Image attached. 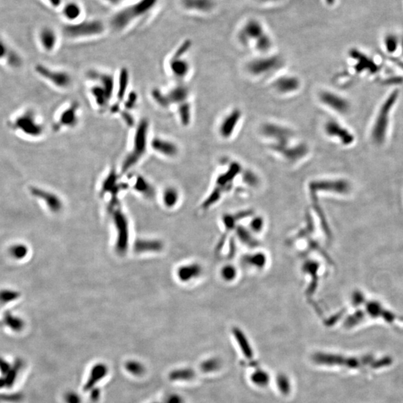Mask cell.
Listing matches in <instances>:
<instances>
[{"label":"cell","mask_w":403,"mask_h":403,"mask_svg":"<svg viewBox=\"0 0 403 403\" xmlns=\"http://www.w3.org/2000/svg\"><path fill=\"white\" fill-rule=\"evenodd\" d=\"M323 130L328 137L337 139L343 145H351L354 142V135L350 133V130L336 120H330L326 121L323 126Z\"/></svg>","instance_id":"19"},{"label":"cell","mask_w":403,"mask_h":403,"mask_svg":"<svg viewBox=\"0 0 403 403\" xmlns=\"http://www.w3.org/2000/svg\"><path fill=\"white\" fill-rule=\"evenodd\" d=\"M167 96L172 106H177L190 101L191 91L184 82H177V85L167 90Z\"/></svg>","instance_id":"23"},{"label":"cell","mask_w":403,"mask_h":403,"mask_svg":"<svg viewBox=\"0 0 403 403\" xmlns=\"http://www.w3.org/2000/svg\"><path fill=\"white\" fill-rule=\"evenodd\" d=\"M191 46L190 40L183 41L167 61L169 74L177 82H184L191 73V64L185 58V55L188 53Z\"/></svg>","instance_id":"6"},{"label":"cell","mask_w":403,"mask_h":403,"mask_svg":"<svg viewBox=\"0 0 403 403\" xmlns=\"http://www.w3.org/2000/svg\"><path fill=\"white\" fill-rule=\"evenodd\" d=\"M326 3L328 4V5H332L335 3V2H336V0H326Z\"/></svg>","instance_id":"59"},{"label":"cell","mask_w":403,"mask_h":403,"mask_svg":"<svg viewBox=\"0 0 403 403\" xmlns=\"http://www.w3.org/2000/svg\"><path fill=\"white\" fill-rule=\"evenodd\" d=\"M251 226L255 232H259L263 226V221L260 218H256L251 223Z\"/></svg>","instance_id":"55"},{"label":"cell","mask_w":403,"mask_h":403,"mask_svg":"<svg viewBox=\"0 0 403 403\" xmlns=\"http://www.w3.org/2000/svg\"><path fill=\"white\" fill-rule=\"evenodd\" d=\"M39 41L44 50L47 52H52L56 49L59 38L53 28L45 27L40 32Z\"/></svg>","instance_id":"27"},{"label":"cell","mask_w":403,"mask_h":403,"mask_svg":"<svg viewBox=\"0 0 403 403\" xmlns=\"http://www.w3.org/2000/svg\"><path fill=\"white\" fill-rule=\"evenodd\" d=\"M49 1V3L52 5L53 7H59L62 3V0H48Z\"/></svg>","instance_id":"58"},{"label":"cell","mask_w":403,"mask_h":403,"mask_svg":"<svg viewBox=\"0 0 403 403\" xmlns=\"http://www.w3.org/2000/svg\"><path fill=\"white\" fill-rule=\"evenodd\" d=\"M114 222L117 229L118 230V244L117 249L120 252H124L126 249L128 241V224L126 217L122 214L121 211L117 209L115 211Z\"/></svg>","instance_id":"26"},{"label":"cell","mask_w":403,"mask_h":403,"mask_svg":"<svg viewBox=\"0 0 403 403\" xmlns=\"http://www.w3.org/2000/svg\"><path fill=\"white\" fill-rule=\"evenodd\" d=\"M150 150L155 154L167 159H174L179 155V146L172 139L154 136L150 139Z\"/></svg>","instance_id":"14"},{"label":"cell","mask_w":403,"mask_h":403,"mask_svg":"<svg viewBox=\"0 0 403 403\" xmlns=\"http://www.w3.org/2000/svg\"><path fill=\"white\" fill-rule=\"evenodd\" d=\"M272 39H271L270 37H269L268 34L265 33L260 39H258V41L255 42L254 46H255V49H256L258 52L265 53V52H268V51L270 49V48L272 47Z\"/></svg>","instance_id":"45"},{"label":"cell","mask_w":403,"mask_h":403,"mask_svg":"<svg viewBox=\"0 0 403 403\" xmlns=\"http://www.w3.org/2000/svg\"><path fill=\"white\" fill-rule=\"evenodd\" d=\"M249 236V235H248L247 232H245L244 229H240L239 230V238L242 240L243 241H244V243H246V244H252V245H255V240L252 239L251 237Z\"/></svg>","instance_id":"53"},{"label":"cell","mask_w":403,"mask_h":403,"mask_svg":"<svg viewBox=\"0 0 403 403\" xmlns=\"http://www.w3.org/2000/svg\"><path fill=\"white\" fill-rule=\"evenodd\" d=\"M285 62L279 55H266L258 57L249 61L246 65V71L251 76L265 78L275 73L283 67Z\"/></svg>","instance_id":"8"},{"label":"cell","mask_w":403,"mask_h":403,"mask_svg":"<svg viewBox=\"0 0 403 403\" xmlns=\"http://www.w3.org/2000/svg\"><path fill=\"white\" fill-rule=\"evenodd\" d=\"M258 1H260V2H276V1H278V0H258Z\"/></svg>","instance_id":"60"},{"label":"cell","mask_w":403,"mask_h":403,"mask_svg":"<svg viewBox=\"0 0 403 403\" xmlns=\"http://www.w3.org/2000/svg\"><path fill=\"white\" fill-rule=\"evenodd\" d=\"M81 120V105L78 101H72L62 108L55 117L52 129L55 133L74 129Z\"/></svg>","instance_id":"10"},{"label":"cell","mask_w":403,"mask_h":403,"mask_svg":"<svg viewBox=\"0 0 403 403\" xmlns=\"http://www.w3.org/2000/svg\"><path fill=\"white\" fill-rule=\"evenodd\" d=\"M266 32L264 30L263 25L256 20H250L243 26L238 35V39L241 44L248 46L251 43L255 42L260 39Z\"/></svg>","instance_id":"20"},{"label":"cell","mask_w":403,"mask_h":403,"mask_svg":"<svg viewBox=\"0 0 403 403\" xmlns=\"http://www.w3.org/2000/svg\"><path fill=\"white\" fill-rule=\"evenodd\" d=\"M6 59L8 64L11 67H19L21 65V59L18 54L13 49H10L3 41H0V60Z\"/></svg>","instance_id":"34"},{"label":"cell","mask_w":403,"mask_h":403,"mask_svg":"<svg viewBox=\"0 0 403 403\" xmlns=\"http://www.w3.org/2000/svg\"><path fill=\"white\" fill-rule=\"evenodd\" d=\"M106 28V25L101 20H80L64 25L63 33L69 39H89L103 35Z\"/></svg>","instance_id":"4"},{"label":"cell","mask_w":403,"mask_h":403,"mask_svg":"<svg viewBox=\"0 0 403 403\" xmlns=\"http://www.w3.org/2000/svg\"><path fill=\"white\" fill-rule=\"evenodd\" d=\"M35 73L45 82L58 90H69L73 84L72 75L63 69H56L38 64L35 66Z\"/></svg>","instance_id":"9"},{"label":"cell","mask_w":403,"mask_h":403,"mask_svg":"<svg viewBox=\"0 0 403 403\" xmlns=\"http://www.w3.org/2000/svg\"><path fill=\"white\" fill-rule=\"evenodd\" d=\"M244 179H246L248 184H252V185H255L258 182V177L251 170H246L244 173Z\"/></svg>","instance_id":"52"},{"label":"cell","mask_w":403,"mask_h":403,"mask_svg":"<svg viewBox=\"0 0 403 403\" xmlns=\"http://www.w3.org/2000/svg\"><path fill=\"white\" fill-rule=\"evenodd\" d=\"M273 90L280 95L294 94L302 88V82L296 75L285 74L276 78L272 84Z\"/></svg>","instance_id":"18"},{"label":"cell","mask_w":403,"mask_h":403,"mask_svg":"<svg viewBox=\"0 0 403 403\" xmlns=\"http://www.w3.org/2000/svg\"><path fill=\"white\" fill-rule=\"evenodd\" d=\"M18 297H19V293L14 291L6 290L0 291V302L1 303H8Z\"/></svg>","instance_id":"49"},{"label":"cell","mask_w":403,"mask_h":403,"mask_svg":"<svg viewBox=\"0 0 403 403\" xmlns=\"http://www.w3.org/2000/svg\"><path fill=\"white\" fill-rule=\"evenodd\" d=\"M165 403H185V402L181 396L174 394L167 397Z\"/></svg>","instance_id":"54"},{"label":"cell","mask_w":403,"mask_h":403,"mask_svg":"<svg viewBox=\"0 0 403 403\" xmlns=\"http://www.w3.org/2000/svg\"><path fill=\"white\" fill-rule=\"evenodd\" d=\"M196 377V372L192 368L184 367V368L175 369L170 371L168 378L172 381H188L194 380Z\"/></svg>","instance_id":"36"},{"label":"cell","mask_w":403,"mask_h":403,"mask_svg":"<svg viewBox=\"0 0 403 403\" xmlns=\"http://www.w3.org/2000/svg\"><path fill=\"white\" fill-rule=\"evenodd\" d=\"M181 5L188 11L208 13L212 11L215 2L214 0H181Z\"/></svg>","instance_id":"29"},{"label":"cell","mask_w":403,"mask_h":403,"mask_svg":"<svg viewBox=\"0 0 403 403\" xmlns=\"http://www.w3.org/2000/svg\"><path fill=\"white\" fill-rule=\"evenodd\" d=\"M137 103H138V95L134 90H130L123 99V103H121V108L123 110L132 112L135 109Z\"/></svg>","instance_id":"44"},{"label":"cell","mask_w":403,"mask_h":403,"mask_svg":"<svg viewBox=\"0 0 403 403\" xmlns=\"http://www.w3.org/2000/svg\"><path fill=\"white\" fill-rule=\"evenodd\" d=\"M399 40L395 35L390 34L384 38V46L389 53H394L398 48Z\"/></svg>","instance_id":"46"},{"label":"cell","mask_w":403,"mask_h":403,"mask_svg":"<svg viewBox=\"0 0 403 403\" xmlns=\"http://www.w3.org/2000/svg\"><path fill=\"white\" fill-rule=\"evenodd\" d=\"M29 190L32 196L42 200L49 207V209L52 210L54 212L62 209V202L59 196L50 191H46L41 188H37L34 186L31 187Z\"/></svg>","instance_id":"25"},{"label":"cell","mask_w":403,"mask_h":403,"mask_svg":"<svg viewBox=\"0 0 403 403\" xmlns=\"http://www.w3.org/2000/svg\"><path fill=\"white\" fill-rule=\"evenodd\" d=\"M9 126L14 132L30 138H40L45 133V125L33 110H26L17 115L10 121Z\"/></svg>","instance_id":"5"},{"label":"cell","mask_w":403,"mask_h":403,"mask_svg":"<svg viewBox=\"0 0 403 403\" xmlns=\"http://www.w3.org/2000/svg\"><path fill=\"white\" fill-rule=\"evenodd\" d=\"M89 94L94 107L102 113L109 112L113 103L114 94L99 83L93 82H89Z\"/></svg>","instance_id":"12"},{"label":"cell","mask_w":403,"mask_h":403,"mask_svg":"<svg viewBox=\"0 0 403 403\" xmlns=\"http://www.w3.org/2000/svg\"><path fill=\"white\" fill-rule=\"evenodd\" d=\"M83 8L76 1H69L63 6L62 14L68 22H74L80 21Z\"/></svg>","instance_id":"31"},{"label":"cell","mask_w":403,"mask_h":403,"mask_svg":"<svg viewBox=\"0 0 403 403\" xmlns=\"http://www.w3.org/2000/svg\"><path fill=\"white\" fill-rule=\"evenodd\" d=\"M352 58L355 60L358 61L356 68L359 72H364V71L369 70L371 73H376L377 71V66L374 62L369 59L368 57L364 55V54L359 52L357 49H353L350 52Z\"/></svg>","instance_id":"30"},{"label":"cell","mask_w":403,"mask_h":403,"mask_svg":"<svg viewBox=\"0 0 403 403\" xmlns=\"http://www.w3.org/2000/svg\"><path fill=\"white\" fill-rule=\"evenodd\" d=\"M161 243L157 241H139L136 243L135 249L137 252L159 251L161 249Z\"/></svg>","instance_id":"42"},{"label":"cell","mask_w":403,"mask_h":403,"mask_svg":"<svg viewBox=\"0 0 403 403\" xmlns=\"http://www.w3.org/2000/svg\"><path fill=\"white\" fill-rule=\"evenodd\" d=\"M150 97L153 103L160 109L167 110L171 108L167 90L164 91L159 88H153L150 90Z\"/></svg>","instance_id":"35"},{"label":"cell","mask_w":403,"mask_h":403,"mask_svg":"<svg viewBox=\"0 0 403 403\" xmlns=\"http://www.w3.org/2000/svg\"><path fill=\"white\" fill-rule=\"evenodd\" d=\"M223 278L225 280L231 281L235 279L236 276V271L235 268L232 266H226L223 268L222 272H221Z\"/></svg>","instance_id":"51"},{"label":"cell","mask_w":403,"mask_h":403,"mask_svg":"<svg viewBox=\"0 0 403 403\" xmlns=\"http://www.w3.org/2000/svg\"><path fill=\"white\" fill-rule=\"evenodd\" d=\"M90 399H91L93 401H97L99 397H100L101 391L100 390L98 389V388L95 387L94 388H93V389L90 391Z\"/></svg>","instance_id":"56"},{"label":"cell","mask_w":403,"mask_h":403,"mask_svg":"<svg viewBox=\"0 0 403 403\" xmlns=\"http://www.w3.org/2000/svg\"><path fill=\"white\" fill-rule=\"evenodd\" d=\"M120 176H122L121 174L118 173L116 169L111 168L103 180L100 194L102 195L111 194L112 199H117L119 192L126 188V185L120 182Z\"/></svg>","instance_id":"21"},{"label":"cell","mask_w":403,"mask_h":403,"mask_svg":"<svg viewBox=\"0 0 403 403\" xmlns=\"http://www.w3.org/2000/svg\"><path fill=\"white\" fill-rule=\"evenodd\" d=\"M221 366L222 362L218 358H209L201 363L200 370L205 373H214L218 371L221 368Z\"/></svg>","instance_id":"41"},{"label":"cell","mask_w":403,"mask_h":403,"mask_svg":"<svg viewBox=\"0 0 403 403\" xmlns=\"http://www.w3.org/2000/svg\"><path fill=\"white\" fill-rule=\"evenodd\" d=\"M271 150L283 157L285 161L291 163L300 161L306 157L309 153V147L303 142L293 143L291 141L285 145L276 147Z\"/></svg>","instance_id":"15"},{"label":"cell","mask_w":403,"mask_h":403,"mask_svg":"<svg viewBox=\"0 0 403 403\" xmlns=\"http://www.w3.org/2000/svg\"><path fill=\"white\" fill-rule=\"evenodd\" d=\"M318 99L323 106L339 114H347L350 112V104L349 101L335 92L327 90H321L319 93Z\"/></svg>","instance_id":"16"},{"label":"cell","mask_w":403,"mask_h":403,"mask_svg":"<svg viewBox=\"0 0 403 403\" xmlns=\"http://www.w3.org/2000/svg\"><path fill=\"white\" fill-rule=\"evenodd\" d=\"M131 144L122 160L120 173L121 175L129 174L143 161L150 150V122L142 118L134 128Z\"/></svg>","instance_id":"2"},{"label":"cell","mask_w":403,"mask_h":403,"mask_svg":"<svg viewBox=\"0 0 403 403\" xmlns=\"http://www.w3.org/2000/svg\"><path fill=\"white\" fill-rule=\"evenodd\" d=\"M10 253L11 256L16 259H22L26 256L28 253V248L23 244H16L11 246L10 249Z\"/></svg>","instance_id":"47"},{"label":"cell","mask_w":403,"mask_h":403,"mask_svg":"<svg viewBox=\"0 0 403 403\" xmlns=\"http://www.w3.org/2000/svg\"><path fill=\"white\" fill-rule=\"evenodd\" d=\"M179 198V193L175 187L168 186L163 191V202L166 206H174L177 203Z\"/></svg>","instance_id":"39"},{"label":"cell","mask_w":403,"mask_h":403,"mask_svg":"<svg viewBox=\"0 0 403 403\" xmlns=\"http://www.w3.org/2000/svg\"><path fill=\"white\" fill-rule=\"evenodd\" d=\"M105 2L106 3L109 4L110 5H113V6H117V5H120L121 4L123 1L125 0H104Z\"/></svg>","instance_id":"57"},{"label":"cell","mask_w":403,"mask_h":403,"mask_svg":"<svg viewBox=\"0 0 403 403\" xmlns=\"http://www.w3.org/2000/svg\"><path fill=\"white\" fill-rule=\"evenodd\" d=\"M65 403H82V398L79 394L75 391H68L64 397Z\"/></svg>","instance_id":"50"},{"label":"cell","mask_w":403,"mask_h":403,"mask_svg":"<svg viewBox=\"0 0 403 403\" xmlns=\"http://www.w3.org/2000/svg\"><path fill=\"white\" fill-rule=\"evenodd\" d=\"M250 380L252 384L257 387H265L268 385L270 381V377L269 373L262 369H258L252 373L250 376Z\"/></svg>","instance_id":"38"},{"label":"cell","mask_w":403,"mask_h":403,"mask_svg":"<svg viewBox=\"0 0 403 403\" xmlns=\"http://www.w3.org/2000/svg\"><path fill=\"white\" fill-rule=\"evenodd\" d=\"M201 272V268L197 265L181 267L178 271V276L181 281H189L198 276Z\"/></svg>","instance_id":"37"},{"label":"cell","mask_w":403,"mask_h":403,"mask_svg":"<svg viewBox=\"0 0 403 403\" xmlns=\"http://www.w3.org/2000/svg\"><path fill=\"white\" fill-rule=\"evenodd\" d=\"M159 0H136L113 14L110 24L113 30L122 32L140 18L147 16L157 6Z\"/></svg>","instance_id":"3"},{"label":"cell","mask_w":403,"mask_h":403,"mask_svg":"<svg viewBox=\"0 0 403 403\" xmlns=\"http://www.w3.org/2000/svg\"><path fill=\"white\" fill-rule=\"evenodd\" d=\"M261 134L270 142V149L290 143L294 137V132L291 128L275 122H267L262 125Z\"/></svg>","instance_id":"11"},{"label":"cell","mask_w":403,"mask_h":403,"mask_svg":"<svg viewBox=\"0 0 403 403\" xmlns=\"http://www.w3.org/2000/svg\"><path fill=\"white\" fill-rule=\"evenodd\" d=\"M125 369L128 373L134 377H140L146 371L144 365L137 360H129L126 361L125 363Z\"/></svg>","instance_id":"43"},{"label":"cell","mask_w":403,"mask_h":403,"mask_svg":"<svg viewBox=\"0 0 403 403\" xmlns=\"http://www.w3.org/2000/svg\"><path fill=\"white\" fill-rule=\"evenodd\" d=\"M245 261H246V262H249V263L252 264L254 266L257 267V268H258L264 267V265H265V262H266L265 255L261 253L251 255V256L249 257L247 256Z\"/></svg>","instance_id":"48"},{"label":"cell","mask_w":403,"mask_h":403,"mask_svg":"<svg viewBox=\"0 0 403 403\" xmlns=\"http://www.w3.org/2000/svg\"><path fill=\"white\" fill-rule=\"evenodd\" d=\"M399 95H400L399 90H394L389 96H387L386 100L383 103L382 106L380 108L371 133L373 142L378 145L382 144L385 140L387 129L389 126V116L396 102L398 99Z\"/></svg>","instance_id":"7"},{"label":"cell","mask_w":403,"mask_h":403,"mask_svg":"<svg viewBox=\"0 0 403 403\" xmlns=\"http://www.w3.org/2000/svg\"><path fill=\"white\" fill-rule=\"evenodd\" d=\"M352 303L355 311L345 320L344 326L347 329H352L358 326L361 323L362 324L373 320H381L389 324H394L395 326L402 322V318L387 309L381 301L368 297L363 292H355L352 298Z\"/></svg>","instance_id":"1"},{"label":"cell","mask_w":403,"mask_h":403,"mask_svg":"<svg viewBox=\"0 0 403 403\" xmlns=\"http://www.w3.org/2000/svg\"><path fill=\"white\" fill-rule=\"evenodd\" d=\"M132 187L134 191L144 197L151 198L154 196V187L150 181L143 176L135 175L133 177Z\"/></svg>","instance_id":"28"},{"label":"cell","mask_w":403,"mask_h":403,"mask_svg":"<svg viewBox=\"0 0 403 403\" xmlns=\"http://www.w3.org/2000/svg\"></svg>","instance_id":"62"},{"label":"cell","mask_w":403,"mask_h":403,"mask_svg":"<svg viewBox=\"0 0 403 403\" xmlns=\"http://www.w3.org/2000/svg\"><path fill=\"white\" fill-rule=\"evenodd\" d=\"M243 119V112L238 108H234L227 112L218 125V134L224 140L232 138Z\"/></svg>","instance_id":"13"},{"label":"cell","mask_w":403,"mask_h":403,"mask_svg":"<svg viewBox=\"0 0 403 403\" xmlns=\"http://www.w3.org/2000/svg\"><path fill=\"white\" fill-rule=\"evenodd\" d=\"M232 334L244 356L246 358H252L253 357V350H252L247 337L243 333V331L241 330L239 328L235 327L232 329Z\"/></svg>","instance_id":"33"},{"label":"cell","mask_w":403,"mask_h":403,"mask_svg":"<svg viewBox=\"0 0 403 403\" xmlns=\"http://www.w3.org/2000/svg\"><path fill=\"white\" fill-rule=\"evenodd\" d=\"M130 73L128 68L122 67L119 71L118 74L116 76V92H115L114 104L120 105L123 103V99L126 97L130 90Z\"/></svg>","instance_id":"22"},{"label":"cell","mask_w":403,"mask_h":403,"mask_svg":"<svg viewBox=\"0 0 403 403\" xmlns=\"http://www.w3.org/2000/svg\"><path fill=\"white\" fill-rule=\"evenodd\" d=\"M176 110L177 119L180 125L184 128L189 126L193 119V109L191 101L176 106Z\"/></svg>","instance_id":"32"},{"label":"cell","mask_w":403,"mask_h":403,"mask_svg":"<svg viewBox=\"0 0 403 403\" xmlns=\"http://www.w3.org/2000/svg\"><path fill=\"white\" fill-rule=\"evenodd\" d=\"M309 188L313 194L316 191H326L344 194L350 191V184L348 181L343 179L315 180L310 183Z\"/></svg>","instance_id":"17"},{"label":"cell","mask_w":403,"mask_h":403,"mask_svg":"<svg viewBox=\"0 0 403 403\" xmlns=\"http://www.w3.org/2000/svg\"><path fill=\"white\" fill-rule=\"evenodd\" d=\"M401 46H402V50H403V39H402V41H401Z\"/></svg>","instance_id":"61"},{"label":"cell","mask_w":403,"mask_h":403,"mask_svg":"<svg viewBox=\"0 0 403 403\" xmlns=\"http://www.w3.org/2000/svg\"><path fill=\"white\" fill-rule=\"evenodd\" d=\"M276 384L279 392L283 395H289L291 392V382L289 377L285 373L278 374Z\"/></svg>","instance_id":"40"},{"label":"cell","mask_w":403,"mask_h":403,"mask_svg":"<svg viewBox=\"0 0 403 403\" xmlns=\"http://www.w3.org/2000/svg\"><path fill=\"white\" fill-rule=\"evenodd\" d=\"M109 373V367L103 362L96 363L91 367L87 381L84 384L85 392H90Z\"/></svg>","instance_id":"24"}]
</instances>
